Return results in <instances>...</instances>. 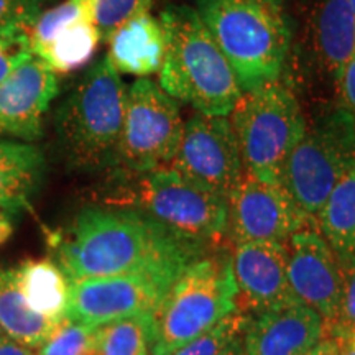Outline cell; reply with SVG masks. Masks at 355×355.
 Here are the masks:
<instances>
[{
  "label": "cell",
  "instance_id": "20",
  "mask_svg": "<svg viewBox=\"0 0 355 355\" xmlns=\"http://www.w3.org/2000/svg\"><path fill=\"white\" fill-rule=\"evenodd\" d=\"M64 319L44 318L26 304L19 283V270H0V332L38 349Z\"/></svg>",
  "mask_w": 355,
  "mask_h": 355
},
{
  "label": "cell",
  "instance_id": "28",
  "mask_svg": "<svg viewBox=\"0 0 355 355\" xmlns=\"http://www.w3.org/2000/svg\"><path fill=\"white\" fill-rule=\"evenodd\" d=\"M96 327L64 319L44 343L35 349L37 355H87Z\"/></svg>",
  "mask_w": 355,
  "mask_h": 355
},
{
  "label": "cell",
  "instance_id": "14",
  "mask_svg": "<svg viewBox=\"0 0 355 355\" xmlns=\"http://www.w3.org/2000/svg\"><path fill=\"white\" fill-rule=\"evenodd\" d=\"M58 91V74L50 66L32 51L21 56L0 83V135L38 140L44 114Z\"/></svg>",
  "mask_w": 355,
  "mask_h": 355
},
{
  "label": "cell",
  "instance_id": "17",
  "mask_svg": "<svg viewBox=\"0 0 355 355\" xmlns=\"http://www.w3.org/2000/svg\"><path fill=\"white\" fill-rule=\"evenodd\" d=\"M107 43V58L119 74L148 78L159 73L165 61V26L150 12L127 20L110 35Z\"/></svg>",
  "mask_w": 355,
  "mask_h": 355
},
{
  "label": "cell",
  "instance_id": "2",
  "mask_svg": "<svg viewBox=\"0 0 355 355\" xmlns=\"http://www.w3.org/2000/svg\"><path fill=\"white\" fill-rule=\"evenodd\" d=\"M166 55L159 87L175 101L207 115H230L243 94L232 66L191 7L173 6L159 15Z\"/></svg>",
  "mask_w": 355,
  "mask_h": 355
},
{
  "label": "cell",
  "instance_id": "6",
  "mask_svg": "<svg viewBox=\"0 0 355 355\" xmlns=\"http://www.w3.org/2000/svg\"><path fill=\"white\" fill-rule=\"evenodd\" d=\"M355 165V121L339 105L311 123L279 171L278 183L286 191L311 227L331 191Z\"/></svg>",
  "mask_w": 355,
  "mask_h": 355
},
{
  "label": "cell",
  "instance_id": "12",
  "mask_svg": "<svg viewBox=\"0 0 355 355\" xmlns=\"http://www.w3.org/2000/svg\"><path fill=\"white\" fill-rule=\"evenodd\" d=\"M311 227L279 183L243 173L227 198V239L243 242H288L293 234Z\"/></svg>",
  "mask_w": 355,
  "mask_h": 355
},
{
  "label": "cell",
  "instance_id": "36",
  "mask_svg": "<svg viewBox=\"0 0 355 355\" xmlns=\"http://www.w3.org/2000/svg\"><path fill=\"white\" fill-rule=\"evenodd\" d=\"M12 232H13V227H12L10 216L0 214V245H3V243L10 239Z\"/></svg>",
  "mask_w": 355,
  "mask_h": 355
},
{
  "label": "cell",
  "instance_id": "29",
  "mask_svg": "<svg viewBox=\"0 0 355 355\" xmlns=\"http://www.w3.org/2000/svg\"><path fill=\"white\" fill-rule=\"evenodd\" d=\"M40 8L42 0H0V35H26L40 15Z\"/></svg>",
  "mask_w": 355,
  "mask_h": 355
},
{
  "label": "cell",
  "instance_id": "32",
  "mask_svg": "<svg viewBox=\"0 0 355 355\" xmlns=\"http://www.w3.org/2000/svg\"><path fill=\"white\" fill-rule=\"evenodd\" d=\"M334 84L339 99L337 105L355 121V56L344 66Z\"/></svg>",
  "mask_w": 355,
  "mask_h": 355
},
{
  "label": "cell",
  "instance_id": "8",
  "mask_svg": "<svg viewBox=\"0 0 355 355\" xmlns=\"http://www.w3.org/2000/svg\"><path fill=\"white\" fill-rule=\"evenodd\" d=\"M183 130L184 121L176 101L152 79H137L127 89L125 115L114 165L135 175L171 165Z\"/></svg>",
  "mask_w": 355,
  "mask_h": 355
},
{
  "label": "cell",
  "instance_id": "38",
  "mask_svg": "<svg viewBox=\"0 0 355 355\" xmlns=\"http://www.w3.org/2000/svg\"><path fill=\"white\" fill-rule=\"evenodd\" d=\"M347 3H349L350 10H352V13H354V17H355V0H347Z\"/></svg>",
  "mask_w": 355,
  "mask_h": 355
},
{
  "label": "cell",
  "instance_id": "21",
  "mask_svg": "<svg viewBox=\"0 0 355 355\" xmlns=\"http://www.w3.org/2000/svg\"><path fill=\"white\" fill-rule=\"evenodd\" d=\"M21 295L35 313L50 319H66L71 282L50 259L25 260L17 266Z\"/></svg>",
  "mask_w": 355,
  "mask_h": 355
},
{
  "label": "cell",
  "instance_id": "10",
  "mask_svg": "<svg viewBox=\"0 0 355 355\" xmlns=\"http://www.w3.org/2000/svg\"><path fill=\"white\" fill-rule=\"evenodd\" d=\"M188 266H157L114 277L71 282L64 318L97 327L139 314H155L173 283Z\"/></svg>",
  "mask_w": 355,
  "mask_h": 355
},
{
  "label": "cell",
  "instance_id": "15",
  "mask_svg": "<svg viewBox=\"0 0 355 355\" xmlns=\"http://www.w3.org/2000/svg\"><path fill=\"white\" fill-rule=\"evenodd\" d=\"M232 273L235 304L245 316L296 301L288 282V242L234 243Z\"/></svg>",
  "mask_w": 355,
  "mask_h": 355
},
{
  "label": "cell",
  "instance_id": "34",
  "mask_svg": "<svg viewBox=\"0 0 355 355\" xmlns=\"http://www.w3.org/2000/svg\"><path fill=\"white\" fill-rule=\"evenodd\" d=\"M339 337L332 334H324L322 339L306 355H339Z\"/></svg>",
  "mask_w": 355,
  "mask_h": 355
},
{
  "label": "cell",
  "instance_id": "23",
  "mask_svg": "<svg viewBox=\"0 0 355 355\" xmlns=\"http://www.w3.org/2000/svg\"><path fill=\"white\" fill-rule=\"evenodd\" d=\"M101 35L94 20H79L53 35L50 43L37 53L56 74H66L87 64L94 56Z\"/></svg>",
  "mask_w": 355,
  "mask_h": 355
},
{
  "label": "cell",
  "instance_id": "35",
  "mask_svg": "<svg viewBox=\"0 0 355 355\" xmlns=\"http://www.w3.org/2000/svg\"><path fill=\"white\" fill-rule=\"evenodd\" d=\"M339 355H355V331L339 337Z\"/></svg>",
  "mask_w": 355,
  "mask_h": 355
},
{
  "label": "cell",
  "instance_id": "11",
  "mask_svg": "<svg viewBox=\"0 0 355 355\" xmlns=\"http://www.w3.org/2000/svg\"><path fill=\"white\" fill-rule=\"evenodd\" d=\"M229 115L196 112L184 122L171 168L225 199L242 180L243 163Z\"/></svg>",
  "mask_w": 355,
  "mask_h": 355
},
{
  "label": "cell",
  "instance_id": "22",
  "mask_svg": "<svg viewBox=\"0 0 355 355\" xmlns=\"http://www.w3.org/2000/svg\"><path fill=\"white\" fill-rule=\"evenodd\" d=\"M316 229L326 239L339 265L355 257V165L331 191L319 211Z\"/></svg>",
  "mask_w": 355,
  "mask_h": 355
},
{
  "label": "cell",
  "instance_id": "7",
  "mask_svg": "<svg viewBox=\"0 0 355 355\" xmlns=\"http://www.w3.org/2000/svg\"><path fill=\"white\" fill-rule=\"evenodd\" d=\"M230 123L245 173L278 183L283 163L308 122L296 92L278 78L243 92L230 112Z\"/></svg>",
  "mask_w": 355,
  "mask_h": 355
},
{
  "label": "cell",
  "instance_id": "4",
  "mask_svg": "<svg viewBox=\"0 0 355 355\" xmlns=\"http://www.w3.org/2000/svg\"><path fill=\"white\" fill-rule=\"evenodd\" d=\"M235 298L232 252L214 248L193 261L153 314L152 355H171L212 329L237 311Z\"/></svg>",
  "mask_w": 355,
  "mask_h": 355
},
{
  "label": "cell",
  "instance_id": "31",
  "mask_svg": "<svg viewBox=\"0 0 355 355\" xmlns=\"http://www.w3.org/2000/svg\"><path fill=\"white\" fill-rule=\"evenodd\" d=\"M28 51H32L28 44V35H19V37L0 35V83L7 78L13 66L19 63L20 58Z\"/></svg>",
  "mask_w": 355,
  "mask_h": 355
},
{
  "label": "cell",
  "instance_id": "1",
  "mask_svg": "<svg viewBox=\"0 0 355 355\" xmlns=\"http://www.w3.org/2000/svg\"><path fill=\"white\" fill-rule=\"evenodd\" d=\"M219 245L181 237L144 211L84 207L56 239V265L69 282L157 266H188Z\"/></svg>",
  "mask_w": 355,
  "mask_h": 355
},
{
  "label": "cell",
  "instance_id": "3",
  "mask_svg": "<svg viewBox=\"0 0 355 355\" xmlns=\"http://www.w3.org/2000/svg\"><path fill=\"white\" fill-rule=\"evenodd\" d=\"M196 12L243 92L279 78L291 44L285 0H198Z\"/></svg>",
  "mask_w": 355,
  "mask_h": 355
},
{
  "label": "cell",
  "instance_id": "5",
  "mask_svg": "<svg viewBox=\"0 0 355 355\" xmlns=\"http://www.w3.org/2000/svg\"><path fill=\"white\" fill-rule=\"evenodd\" d=\"M125 99L121 74L107 56L102 58L58 110V139L71 165L83 170L114 165Z\"/></svg>",
  "mask_w": 355,
  "mask_h": 355
},
{
  "label": "cell",
  "instance_id": "18",
  "mask_svg": "<svg viewBox=\"0 0 355 355\" xmlns=\"http://www.w3.org/2000/svg\"><path fill=\"white\" fill-rule=\"evenodd\" d=\"M44 175V157L35 145L0 140V214L28 206Z\"/></svg>",
  "mask_w": 355,
  "mask_h": 355
},
{
  "label": "cell",
  "instance_id": "27",
  "mask_svg": "<svg viewBox=\"0 0 355 355\" xmlns=\"http://www.w3.org/2000/svg\"><path fill=\"white\" fill-rule=\"evenodd\" d=\"M155 0H94L92 19L101 40L107 42L119 26L133 17L152 10Z\"/></svg>",
  "mask_w": 355,
  "mask_h": 355
},
{
  "label": "cell",
  "instance_id": "26",
  "mask_svg": "<svg viewBox=\"0 0 355 355\" xmlns=\"http://www.w3.org/2000/svg\"><path fill=\"white\" fill-rule=\"evenodd\" d=\"M248 316L245 314L235 311L230 316L222 319L219 324H216L212 329L175 350L171 355H220L222 350L242 334Z\"/></svg>",
  "mask_w": 355,
  "mask_h": 355
},
{
  "label": "cell",
  "instance_id": "19",
  "mask_svg": "<svg viewBox=\"0 0 355 355\" xmlns=\"http://www.w3.org/2000/svg\"><path fill=\"white\" fill-rule=\"evenodd\" d=\"M313 30L319 63L336 81L355 56V17L347 0H321L314 12Z\"/></svg>",
  "mask_w": 355,
  "mask_h": 355
},
{
  "label": "cell",
  "instance_id": "24",
  "mask_svg": "<svg viewBox=\"0 0 355 355\" xmlns=\"http://www.w3.org/2000/svg\"><path fill=\"white\" fill-rule=\"evenodd\" d=\"M153 314H139L94 329L87 355H152Z\"/></svg>",
  "mask_w": 355,
  "mask_h": 355
},
{
  "label": "cell",
  "instance_id": "9",
  "mask_svg": "<svg viewBox=\"0 0 355 355\" xmlns=\"http://www.w3.org/2000/svg\"><path fill=\"white\" fill-rule=\"evenodd\" d=\"M140 209L181 237L219 245L227 237V199L170 165L141 175Z\"/></svg>",
  "mask_w": 355,
  "mask_h": 355
},
{
  "label": "cell",
  "instance_id": "25",
  "mask_svg": "<svg viewBox=\"0 0 355 355\" xmlns=\"http://www.w3.org/2000/svg\"><path fill=\"white\" fill-rule=\"evenodd\" d=\"M92 2L94 0H66L50 10L40 13L26 33L33 55L43 50L50 43L53 35L64 26L76 24L79 20H94L92 19Z\"/></svg>",
  "mask_w": 355,
  "mask_h": 355
},
{
  "label": "cell",
  "instance_id": "37",
  "mask_svg": "<svg viewBox=\"0 0 355 355\" xmlns=\"http://www.w3.org/2000/svg\"><path fill=\"white\" fill-rule=\"evenodd\" d=\"M220 355H247L245 350H243V345H242V334L237 337V339H234L232 343H230L227 347L222 350Z\"/></svg>",
  "mask_w": 355,
  "mask_h": 355
},
{
  "label": "cell",
  "instance_id": "13",
  "mask_svg": "<svg viewBox=\"0 0 355 355\" xmlns=\"http://www.w3.org/2000/svg\"><path fill=\"white\" fill-rule=\"evenodd\" d=\"M288 282L293 298L321 314L327 332L339 313L343 273L318 229H301L288 239Z\"/></svg>",
  "mask_w": 355,
  "mask_h": 355
},
{
  "label": "cell",
  "instance_id": "30",
  "mask_svg": "<svg viewBox=\"0 0 355 355\" xmlns=\"http://www.w3.org/2000/svg\"><path fill=\"white\" fill-rule=\"evenodd\" d=\"M343 291H340L339 313L326 334L343 337L355 331V257L340 265Z\"/></svg>",
  "mask_w": 355,
  "mask_h": 355
},
{
  "label": "cell",
  "instance_id": "16",
  "mask_svg": "<svg viewBox=\"0 0 355 355\" xmlns=\"http://www.w3.org/2000/svg\"><path fill=\"white\" fill-rule=\"evenodd\" d=\"M324 334L326 324L321 314L293 301L248 316L242 345L247 355H306Z\"/></svg>",
  "mask_w": 355,
  "mask_h": 355
},
{
  "label": "cell",
  "instance_id": "33",
  "mask_svg": "<svg viewBox=\"0 0 355 355\" xmlns=\"http://www.w3.org/2000/svg\"><path fill=\"white\" fill-rule=\"evenodd\" d=\"M0 355H37L35 349L0 332Z\"/></svg>",
  "mask_w": 355,
  "mask_h": 355
}]
</instances>
